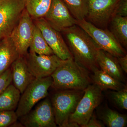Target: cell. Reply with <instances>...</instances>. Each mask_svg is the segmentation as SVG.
Here are the masks:
<instances>
[{"label":"cell","instance_id":"cell-8","mask_svg":"<svg viewBox=\"0 0 127 127\" xmlns=\"http://www.w3.org/2000/svg\"><path fill=\"white\" fill-rule=\"evenodd\" d=\"M19 118L23 127H57L51 102L48 98L42 101L34 109Z\"/></svg>","mask_w":127,"mask_h":127},{"label":"cell","instance_id":"cell-16","mask_svg":"<svg viewBox=\"0 0 127 127\" xmlns=\"http://www.w3.org/2000/svg\"><path fill=\"white\" fill-rule=\"evenodd\" d=\"M20 55L10 35L0 41V76L10 67Z\"/></svg>","mask_w":127,"mask_h":127},{"label":"cell","instance_id":"cell-10","mask_svg":"<svg viewBox=\"0 0 127 127\" xmlns=\"http://www.w3.org/2000/svg\"><path fill=\"white\" fill-rule=\"evenodd\" d=\"M119 0H88L86 20L95 26L106 29Z\"/></svg>","mask_w":127,"mask_h":127},{"label":"cell","instance_id":"cell-25","mask_svg":"<svg viewBox=\"0 0 127 127\" xmlns=\"http://www.w3.org/2000/svg\"><path fill=\"white\" fill-rule=\"evenodd\" d=\"M18 119L15 111H0V127H11Z\"/></svg>","mask_w":127,"mask_h":127},{"label":"cell","instance_id":"cell-26","mask_svg":"<svg viewBox=\"0 0 127 127\" xmlns=\"http://www.w3.org/2000/svg\"><path fill=\"white\" fill-rule=\"evenodd\" d=\"M12 83L10 67L0 76V94Z\"/></svg>","mask_w":127,"mask_h":127},{"label":"cell","instance_id":"cell-28","mask_svg":"<svg viewBox=\"0 0 127 127\" xmlns=\"http://www.w3.org/2000/svg\"><path fill=\"white\" fill-rule=\"evenodd\" d=\"M104 127L105 125L102 121L98 120L93 113L88 122L84 127Z\"/></svg>","mask_w":127,"mask_h":127},{"label":"cell","instance_id":"cell-5","mask_svg":"<svg viewBox=\"0 0 127 127\" xmlns=\"http://www.w3.org/2000/svg\"><path fill=\"white\" fill-rule=\"evenodd\" d=\"M52 83V78L49 76L35 78L21 94L15 111L18 118L28 113L37 103L47 96Z\"/></svg>","mask_w":127,"mask_h":127},{"label":"cell","instance_id":"cell-19","mask_svg":"<svg viewBox=\"0 0 127 127\" xmlns=\"http://www.w3.org/2000/svg\"><path fill=\"white\" fill-rule=\"evenodd\" d=\"M109 25L111 33L124 48L127 47V17L114 16Z\"/></svg>","mask_w":127,"mask_h":127},{"label":"cell","instance_id":"cell-6","mask_svg":"<svg viewBox=\"0 0 127 127\" xmlns=\"http://www.w3.org/2000/svg\"><path fill=\"white\" fill-rule=\"evenodd\" d=\"M84 91L83 96L68 122L82 127L88 122L95 108L100 105L103 97L102 90L94 84L89 85Z\"/></svg>","mask_w":127,"mask_h":127},{"label":"cell","instance_id":"cell-22","mask_svg":"<svg viewBox=\"0 0 127 127\" xmlns=\"http://www.w3.org/2000/svg\"><path fill=\"white\" fill-rule=\"evenodd\" d=\"M30 48V51L34 52L37 55H50L54 54L47 43L40 30L35 24Z\"/></svg>","mask_w":127,"mask_h":127},{"label":"cell","instance_id":"cell-27","mask_svg":"<svg viewBox=\"0 0 127 127\" xmlns=\"http://www.w3.org/2000/svg\"><path fill=\"white\" fill-rule=\"evenodd\" d=\"M115 15L127 17V0H119L114 12Z\"/></svg>","mask_w":127,"mask_h":127},{"label":"cell","instance_id":"cell-14","mask_svg":"<svg viewBox=\"0 0 127 127\" xmlns=\"http://www.w3.org/2000/svg\"><path fill=\"white\" fill-rule=\"evenodd\" d=\"M10 68L12 83L21 94L35 78L30 72L24 56L20 55L12 64Z\"/></svg>","mask_w":127,"mask_h":127},{"label":"cell","instance_id":"cell-21","mask_svg":"<svg viewBox=\"0 0 127 127\" xmlns=\"http://www.w3.org/2000/svg\"><path fill=\"white\" fill-rule=\"evenodd\" d=\"M52 0H25V9L32 18H43L50 9Z\"/></svg>","mask_w":127,"mask_h":127},{"label":"cell","instance_id":"cell-18","mask_svg":"<svg viewBox=\"0 0 127 127\" xmlns=\"http://www.w3.org/2000/svg\"><path fill=\"white\" fill-rule=\"evenodd\" d=\"M21 93L13 84H11L0 94V111H16Z\"/></svg>","mask_w":127,"mask_h":127},{"label":"cell","instance_id":"cell-20","mask_svg":"<svg viewBox=\"0 0 127 127\" xmlns=\"http://www.w3.org/2000/svg\"><path fill=\"white\" fill-rule=\"evenodd\" d=\"M99 118L104 125L109 127H125L127 124V116L105 108L99 114Z\"/></svg>","mask_w":127,"mask_h":127},{"label":"cell","instance_id":"cell-29","mask_svg":"<svg viewBox=\"0 0 127 127\" xmlns=\"http://www.w3.org/2000/svg\"><path fill=\"white\" fill-rule=\"evenodd\" d=\"M119 63L123 71L127 73V55L117 58Z\"/></svg>","mask_w":127,"mask_h":127},{"label":"cell","instance_id":"cell-4","mask_svg":"<svg viewBox=\"0 0 127 127\" xmlns=\"http://www.w3.org/2000/svg\"><path fill=\"white\" fill-rule=\"evenodd\" d=\"M88 34L99 50L108 53L117 58L127 55L125 48L109 30L95 26L86 19L77 20V24Z\"/></svg>","mask_w":127,"mask_h":127},{"label":"cell","instance_id":"cell-11","mask_svg":"<svg viewBox=\"0 0 127 127\" xmlns=\"http://www.w3.org/2000/svg\"><path fill=\"white\" fill-rule=\"evenodd\" d=\"M34 25L32 18L25 9L18 24L10 35L21 56H26L28 53L33 36Z\"/></svg>","mask_w":127,"mask_h":127},{"label":"cell","instance_id":"cell-24","mask_svg":"<svg viewBox=\"0 0 127 127\" xmlns=\"http://www.w3.org/2000/svg\"><path fill=\"white\" fill-rule=\"evenodd\" d=\"M112 100L119 107L122 109H127V88H125L118 91L111 93Z\"/></svg>","mask_w":127,"mask_h":127},{"label":"cell","instance_id":"cell-3","mask_svg":"<svg viewBox=\"0 0 127 127\" xmlns=\"http://www.w3.org/2000/svg\"><path fill=\"white\" fill-rule=\"evenodd\" d=\"M52 98V105L56 123L60 127H67L69 119L75 112L84 91H57Z\"/></svg>","mask_w":127,"mask_h":127},{"label":"cell","instance_id":"cell-2","mask_svg":"<svg viewBox=\"0 0 127 127\" xmlns=\"http://www.w3.org/2000/svg\"><path fill=\"white\" fill-rule=\"evenodd\" d=\"M89 72L73 59L65 60L51 75V87L56 91H84L92 82Z\"/></svg>","mask_w":127,"mask_h":127},{"label":"cell","instance_id":"cell-23","mask_svg":"<svg viewBox=\"0 0 127 127\" xmlns=\"http://www.w3.org/2000/svg\"><path fill=\"white\" fill-rule=\"evenodd\" d=\"M77 20L86 19L88 13V0H62Z\"/></svg>","mask_w":127,"mask_h":127},{"label":"cell","instance_id":"cell-1","mask_svg":"<svg viewBox=\"0 0 127 127\" xmlns=\"http://www.w3.org/2000/svg\"><path fill=\"white\" fill-rule=\"evenodd\" d=\"M61 32L65 38L73 60L76 63L93 72L99 69L97 60L99 49L85 31L76 25Z\"/></svg>","mask_w":127,"mask_h":127},{"label":"cell","instance_id":"cell-17","mask_svg":"<svg viewBox=\"0 0 127 127\" xmlns=\"http://www.w3.org/2000/svg\"><path fill=\"white\" fill-rule=\"evenodd\" d=\"M93 72L92 81L102 91L107 89L118 91L127 87L122 82L115 79L101 69H96Z\"/></svg>","mask_w":127,"mask_h":127},{"label":"cell","instance_id":"cell-15","mask_svg":"<svg viewBox=\"0 0 127 127\" xmlns=\"http://www.w3.org/2000/svg\"><path fill=\"white\" fill-rule=\"evenodd\" d=\"M97 60L101 70L120 81H124L123 71L117 57L103 50H99Z\"/></svg>","mask_w":127,"mask_h":127},{"label":"cell","instance_id":"cell-9","mask_svg":"<svg viewBox=\"0 0 127 127\" xmlns=\"http://www.w3.org/2000/svg\"><path fill=\"white\" fill-rule=\"evenodd\" d=\"M34 24L40 30L54 55L63 60L73 59L68 46L60 32L52 27L43 17L34 19Z\"/></svg>","mask_w":127,"mask_h":127},{"label":"cell","instance_id":"cell-12","mask_svg":"<svg viewBox=\"0 0 127 127\" xmlns=\"http://www.w3.org/2000/svg\"><path fill=\"white\" fill-rule=\"evenodd\" d=\"M25 9V0H0V29L10 35Z\"/></svg>","mask_w":127,"mask_h":127},{"label":"cell","instance_id":"cell-7","mask_svg":"<svg viewBox=\"0 0 127 127\" xmlns=\"http://www.w3.org/2000/svg\"><path fill=\"white\" fill-rule=\"evenodd\" d=\"M24 56L30 72L35 78L51 76L65 61L54 54L39 55L31 51Z\"/></svg>","mask_w":127,"mask_h":127},{"label":"cell","instance_id":"cell-13","mask_svg":"<svg viewBox=\"0 0 127 127\" xmlns=\"http://www.w3.org/2000/svg\"><path fill=\"white\" fill-rule=\"evenodd\" d=\"M43 18L52 27L59 32L77 24V20L62 0H52L50 9Z\"/></svg>","mask_w":127,"mask_h":127}]
</instances>
